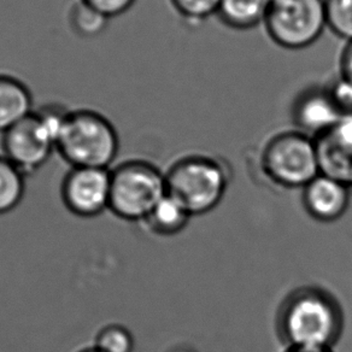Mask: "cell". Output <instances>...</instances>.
Masks as SVG:
<instances>
[{"mask_svg":"<svg viewBox=\"0 0 352 352\" xmlns=\"http://www.w3.org/2000/svg\"><path fill=\"white\" fill-rule=\"evenodd\" d=\"M276 329L287 349L332 350L344 331L342 305L322 287L302 286L280 305Z\"/></svg>","mask_w":352,"mask_h":352,"instance_id":"6da1fadb","label":"cell"},{"mask_svg":"<svg viewBox=\"0 0 352 352\" xmlns=\"http://www.w3.org/2000/svg\"><path fill=\"white\" fill-rule=\"evenodd\" d=\"M118 150L116 128L103 113L91 109L70 110L56 145L72 168L110 169Z\"/></svg>","mask_w":352,"mask_h":352,"instance_id":"7a4b0ae2","label":"cell"},{"mask_svg":"<svg viewBox=\"0 0 352 352\" xmlns=\"http://www.w3.org/2000/svg\"><path fill=\"white\" fill-rule=\"evenodd\" d=\"M230 182L225 162L206 155L182 157L166 173V193L192 216L206 215L220 206Z\"/></svg>","mask_w":352,"mask_h":352,"instance_id":"3957f363","label":"cell"},{"mask_svg":"<svg viewBox=\"0 0 352 352\" xmlns=\"http://www.w3.org/2000/svg\"><path fill=\"white\" fill-rule=\"evenodd\" d=\"M166 195V173L142 160L111 169L109 210L121 220L142 222Z\"/></svg>","mask_w":352,"mask_h":352,"instance_id":"277c9868","label":"cell"},{"mask_svg":"<svg viewBox=\"0 0 352 352\" xmlns=\"http://www.w3.org/2000/svg\"><path fill=\"white\" fill-rule=\"evenodd\" d=\"M261 168L276 186L303 190L321 174L318 142L297 129L278 133L264 145Z\"/></svg>","mask_w":352,"mask_h":352,"instance_id":"5b68a950","label":"cell"},{"mask_svg":"<svg viewBox=\"0 0 352 352\" xmlns=\"http://www.w3.org/2000/svg\"><path fill=\"white\" fill-rule=\"evenodd\" d=\"M263 25L280 47L307 49L327 28L324 0H270Z\"/></svg>","mask_w":352,"mask_h":352,"instance_id":"8992f818","label":"cell"},{"mask_svg":"<svg viewBox=\"0 0 352 352\" xmlns=\"http://www.w3.org/2000/svg\"><path fill=\"white\" fill-rule=\"evenodd\" d=\"M111 169L70 168L60 185L64 206L73 215L91 219L109 210Z\"/></svg>","mask_w":352,"mask_h":352,"instance_id":"52a82bcc","label":"cell"},{"mask_svg":"<svg viewBox=\"0 0 352 352\" xmlns=\"http://www.w3.org/2000/svg\"><path fill=\"white\" fill-rule=\"evenodd\" d=\"M54 151V139L40 124L34 113L1 134V155L25 176L43 168Z\"/></svg>","mask_w":352,"mask_h":352,"instance_id":"ba28073f","label":"cell"},{"mask_svg":"<svg viewBox=\"0 0 352 352\" xmlns=\"http://www.w3.org/2000/svg\"><path fill=\"white\" fill-rule=\"evenodd\" d=\"M291 113L296 129L314 139L331 132L342 118L326 86L304 89L294 100Z\"/></svg>","mask_w":352,"mask_h":352,"instance_id":"9c48e42d","label":"cell"},{"mask_svg":"<svg viewBox=\"0 0 352 352\" xmlns=\"http://www.w3.org/2000/svg\"><path fill=\"white\" fill-rule=\"evenodd\" d=\"M303 206L310 217L323 223H332L345 215L352 192L350 188L326 174H320L304 187Z\"/></svg>","mask_w":352,"mask_h":352,"instance_id":"30bf717a","label":"cell"},{"mask_svg":"<svg viewBox=\"0 0 352 352\" xmlns=\"http://www.w3.org/2000/svg\"><path fill=\"white\" fill-rule=\"evenodd\" d=\"M316 142L321 174L342 182L352 192V115L342 116L331 132Z\"/></svg>","mask_w":352,"mask_h":352,"instance_id":"8fae6325","label":"cell"},{"mask_svg":"<svg viewBox=\"0 0 352 352\" xmlns=\"http://www.w3.org/2000/svg\"><path fill=\"white\" fill-rule=\"evenodd\" d=\"M34 110L30 87L20 78L0 74V134L30 118Z\"/></svg>","mask_w":352,"mask_h":352,"instance_id":"7c38bea8","label":"cell"},{"mask_svg":"<svg viewBox=\"0 0 352 352\" xmlns=\"http://www.w3.org/2000/svg\"><path fill=\"white\" fill-rule=\"evenodd\" d=\"M191 217L193 216L180 201L166 193L142 223L152 234L171 236L182 233Z\"/></svg>","mask_w":352,"mask_h":352,"instance_id":"4fadbf2b","label":"cell"},{"mask_svg":"<svg viewBox=\"0 0 352 352\" xmlns=\"http://www.w3.org/2000/svg\"><path fill=\"white\" fill-rule=\"evenodd\" d=\"M270 0H221L216 16L223 25L238 30L263 25Z\"/></svg>","mask_w":352,"mask_h":352,"instance_id":"5bb4252c","label":"cell"},{"mask_svg":"<svg viewBox=\"0 0 352 352\" xmlns=\"http://www.w3.org/2000/svg\"><path fill=\"white\" fill-rule=\"evenodd\" d=\"M110 19L82 0L74 1L68 11V25L81 39H94L108 30Z\"/></svg>","mask_w":352,"mask_h":352,"instance_id":"9a60e30c","label":"cell"},{"mask_svg":"<svg viewBox=\"0 0 352 352\" xmlns=\"http://www.w3.org/2000/svg\"><path fill=\"white\" fill-rule=\"evenodd\" d=\"M25 176L0 153V215L15 210L25 197Z\"/></svg>","mask_w":352,"mask_h":352,"instance_id":"2e32d148","label":"cell"},{"mask_svg":"<svg viewBox=\"0 0 352 352\" xmlns=\"http://www.w3.org/2000/svg\"><path fill=\"white\" fill-rule=\"evenodd\" d=\"M94 346L100 352H133L135 340L127 327L120 323H109L96 334Z\"/></svg>","mask_w":352,"mask_h":352,"instance_id":"e0dca14e","label":"cell"},{"mask_svg":"<svg viewBox=\"0 0 352 352\" xmlns=\"http://www.w3.org/2000/svg\"><path fill=\"white\" fill-rule=\"evenodd\" d=\"M327 28L345 41L352 40V0H324Z\"/></svg>","mask_w":352,"mask_h":352,"instance_id":"ac0fdd59","label":"cell"},{"mask_svg":"<svg viewBox=\"0 0 352 352\" xmlns=\"http://www.w3.org/2000/svg\"><path fill=\"white\" fill-rule=\"evenodd\" d=\"M170 3L184 20L199 23L217 14L221 0H170Z\"/></svg>","mask_w":352,"mask_h":352,"instance_id":"d6986e66","label":"cell"},{"mask_svg":"<svg viewBox=\"0 0 352 352\" xmlns=\"http://www.w3.org/2000/svg\"><path fill=\"white\" fill-rule=\"evenodd\" d=\"M326 87L342 116L352 115V83L339 76Z\"/></svg>","mask_w":352,"mask_h":352,"instance_id":"ffe728a7","label":"cell"},{"mask_svg":"<svg viewBox=\"0 0 352 352\" xmlns=\"http://www.w3.org/2000/svg\"><path fill=\"white\" fill-rule=\"evenodd\" d=\"M82 1L111 20L131 10L137 0H82Z\"/></svg>","mask_w":352,"mask_h":352,"instance_id":"44dd1931","label":"cell"},{"mask_svg":"<svg viewBox=\"0 0 352 352\" xmlns=\"http://www.w3.org/2000/svg\"><path fill=\"white\" fill-rule=\"evenodd\" d=\"M339 68H340L339 76L352 83V40L347 41L342 49L340 60H339Z\"/></svg>","mask_w":352,"mask_h":352,"instance_id":"7402d4cb","label":"cell"},{"mask_svg":"<svg viewBox=\"0 0 352 352\" xmlns=\"http://www.w3.org/2000/svg\"><path fill=\"white\" fill-rule=\"evenodd\" d=\"M285 352H333L332 350H308V349H286Z\"/></svg>","mask_w":352,"mask_h":352,"instance_id":"603a6c76","label":"cell"},{"mask_svg":"<svg viewBox=\"0 0 352 352\" xmlns=\"http://www.w3.org/2000/svg\"><path fill=\"white\" fill-rule=\"evenodd\" d=\"M169 352H196L195 350H192L190 347L187 346H176L175 349H173Z\"/></svg>","mask_w":352,"mask_h":352,"instance_id":"cb8c5ba5","label":"cell"},{"mask_svg":"<svg viewBox=\"0 0 352 352\" xmlns=\"http://www.w3.org/2000/svg\"><path fill=\"white\" fill-rule=\"evenodd\" d=\"M78 352H100L98 349H96L94 346L85 347V349H81V350H78Z\"/></svg>","mask_w":352,"mask_h":352,"instance_id":"d4e9b609","label":"cell"}]
</instances>
